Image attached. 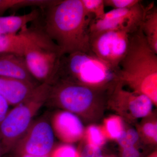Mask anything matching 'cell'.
I'll list each match as a JSON object with an SVG mask.
<instances>
[{
  "instance_id": "6da1fadb",
  "label": "cell",
  "mask_w": 157,
  "mask_h": 157,
  "mask_svg": "<svg viewBox=\"0 0 157 157\" xmlns=\"http://www.w3.org/2000/svg\"><path fill=\"white\" fill-rule=\"evenodd\" d=\"M46 9L40 27L62 54L91 52L89 29L93 19L86 14L81 0H58Z\"/></svg>"
},
{
  "instance_id": "7a4b0ae2",
  "label": "cell",
  "mask_w": 157,
  "mask_h": 157,
  "mask_svg": "<svg viewBox=\"0 0 157 157\" xmlns=\"http://www.w3.org/2000/svg\"><path fill=\"white\" fill-rule=\"evenodd\" d=\"M118 82L148 97L157 105V54L140 27L131 35L128 49L119 66Z\"/></svg>"
},
{
  "instance_id": "3957f363",
  "label": "cell",
  "mask_w": 157,
  "mask_h": 157,
  "mask_svg": "<svg viewBox=\"0 0 157 157\" xmlns=\"http://www.w3.org/2000/svg\"><path fill=\"white\" fill-rule=\"evenodd\" d=\"M118 71L91 52H76L62 56L53 82L61 80L108 90L118 82Z\"/></svg>"
},
{
  "instance_id": "277c9868",
  "label": "cell",
  "mask_w": 157,
  "mask_h": 157,
  "mask_svg": "<svg viewBox=\"0 0 157 157\" xmlns=\"http://www.w3.org/2000/svg\"><path fill=\"white\" fill-rule=\"evenodd\" d=\"M111 90H97L76 83L56 80L50 84L47 104L86 119L99 115Z\"/></svg>"
},
{
  "instance_id": "5b68a950",
  "label": "cell",
  "mask_w": 157,
  "mask_h": 157,
  "mask_svg": "<svg viewBox=\"0 0 157 157\" xmlns=\"http://www.w3.org/2000/svg\"><path fill=\"white\" fill-rule=\"evenodd\" d=\"M50 84L41 83L28 98L9 110L0 124V147L2 153L11 152L26 132L42 106L46 104Z\"/></svg>"
},
{
  "instance_id": "8992f818",
  "label": "cell",
  "mask_w": 157,
  "mask_h": 157,
  "mask_svg": "<svg viewBox=\"0 0 157 157\" xmlns=\"http://www.w3.org/2000/svg\"><path fill=\"white\" fill-rule=\"evenodd\" d=\"M133 33L109 30L90 33V50L113 67L119 69L128 49Z\"/></svg>"
},
{
  "instance_id": "52a82bcc",
  "label": "cell",
  "mask_w": 157,
  "mask_h": 157,
  "mask_svg": "<svg viewBox=\"0 0 157 157\" xmlns=\"http://www.w3.org/2000/svg\"><path fill=\"white\" fill-rule=\"evenodd\" d=\"M62 54L54 42L35 45L24 55L28 70L31 76L40 84H51L56 74Z\"/></svg>"
},
{
  "instance_id": "ba28073f",
  "label": "cell",
  "mask_w": 157,
  "mask_h": 157,
  "mask_svg": "<svg viewBox=\"0 0 157 157\" xmlns=\"http://www.w3.org/2000/svg\"><path fill=\"white\" fill-rule=\"evenodd\" d=\"M118 82L109 93L107 104L117 113L119 116L128 121L144 118L152 113L153 106L147 96L124 89Z\"/></svg>"
},
{
  "instance_id": "9c48e42d",
  "label": "cell",
  "mask_w": 157,
  "mask_h": 157,
  "mask_svg": "<svg viewBox=\"0 0 157 157\" xmlns=\"http://www.w3.org/2000/svg\"><path fill=\"white\" fill-rule=\"evenodd\" d=\"M54 134L46 118L34 121L15 144L12 152L16 157L23 155H50L54 148Z\"/></svg>"
},
{
  "instance_id": "30bf717a",
  "label": "cell",
  "mask_w": 157,
  "mask_h": 157,
  "mask_svg": "<svg viewBox=\"0 0 157 157\" xmlns=\"http://www.w3.org/2000/svg\"><path fill=\"white\" fill-rule=\"evenodd\" d=\"M147 7L144 6L141 1L130 8L113 9L106 12L102 19L92 20L90 33L109 30L135 32L140 27Z\"/></svg>"
},
{
  "instance_id": "8fae6325",
  "label": "cell",
  "mask_w": 157,
  "mask_h": 157,
  "mask_svg": "<svg viewBox=\"0 0 157 157\" xmlns=\"http://www.w3.org/2000/svg\"><path fill=\"white\" fill-rule=\"evenodd\" d=\"M51 125L59 140L71 144L84 137L85 128L81 120L74 113L66 110L57 111L52 118Z\"/></svg>"
},
{
  "instance_id": "7c38bea8",
  "label": "cell",
  "mask_w": 157,
  "mask_h": 157,
  "mask_svg": "<svg viewBox=\"0 0 157 157\" xmlns=\"http://www.w3.org/2000/svg\"><path fill=\"white\" fill-rule=\"evenodd\" d=\"M36 29L25 28L17 33L0 35V53H10L24 56L26 51L42 41Z\"/></svg>"
},
{
  "instance_id": "4fadbf2b",
  "label": "cell",
  "mask_w": 157,
  "mask_h": 157,
  "mask_svg": "<svg viewBox=\"0 0 157 157\" xmlns=\"http://www.w3.org/2000/svg\"><path fill=\"white\" fill-rule=\"evenodd\" d=\"M38 85L0 76V96L14 107L28 98Z\"/></svg>"
},
{
  "instance_id": "5bb4252c",
  "label": "cell",
  "mask_w": 157,
  "mask_h": 157,
  "mask_svg": "<svg viewBox=\"0 0 157 157\" xmlns=\"http://www.w3.org/2000/svg\"><path fill=\"white\" fill-rule=\"evenodd\" d=\"M0 76L38 84L29 72L24 56L15 54L0 53Z\"/></svg>"
},
{
  "instance_id": "9a60e30c",
  "label": "cell",
  "mask_w": 157,
  "mask_h": 157,
  "mask_svg": "<svg viewBox=\"0 0 157 157\" xmlns=\"http://www.w3.org/2000/svg\"><path fill=\"white\" fill-rule=\"evenodd\" d=\"M40 14L39 9H36L23 15L0 16V35L17 33L29 23L39 19Z\"/></svg>"
},
{
  "instance_id": "2e32d148",
  "label": "cell",
  "mask_w": 157,
  "mask_h": 157,
  "mask_svg": "<svg viewBox=\"0 0 157 157\" xmlns=\"http://www.w3.org/2000/svg\"><path fill=\"white\" fill-rule=\"evenodd\" d=\"M140 28L149 45L157 54V8L154 3L148 5Z\"/></svg>"
},
{
  "instance_id": "e0dca14e",
  "label": "cell",
  "mask_w": 157,
  "mask_h": 157,
  "mask_svg": "<svg viewBox=\"0 0 157 157\" xmlns=\"http://www.w3.org/2000/svg\"><path fill=\"white\" fill-rule=\"evenodd\" d=\"M107 139L117 140L125 130L122 118L112 115L106 118L101 126Z\"/></svg>"
},
{
  "instance_id": "ac0fdd59",
  "label": "cell",
  "mask_w": 157,
  "mask_h": 157,
  "mask_svg": "<svg viewBox=\"0 0 157 157\" xmlns=\"http://www.w3.org/2000/svg\"><path fill=\"white\" fill-rule=\"evenodd\" d=\"M137 129L139 136L148 144L156 145L157 143V122L155 118L145 117Z\"/></svg>"
},
{
  "instance_id": "d6986e66",
  "label": "cell",
  "mask_w": 157,
  "mask_h": 157,
  "mask_svg": "<svg viewBox=\"0 0 157 157\" xmlns=\"http://www.w3.org/2000/svg\"><path fill=\"white\" fill-rule=\"evenodd\" d=\"M86 143L102 148L107 142V137L101 126L91 124L85 130L84 137Z\"/></svg>"
},
{
  "instance_id": "ffe728a7",
  "label": "cell",
  "mask_w": 157,
  "mask_h": 157,
  "mask_svg": "<svg viewBox=\"0 0 157 157\" xmlns=\"http://www.w3.org/2000/svg\"><path fill=\"white\" fill-rule=\"evenodd\" d=\"M86 14L95 20L102 19L106 13L104 0H81Z\"/></svg>"
},
{
  "instance_id": "44dd1931",
  "label": "cell",
  "mask_w": 157,
  "mask_h": 157,
  "mask_svg": "<svg viewBox=\"0 0 157 157\" xmlns=\"http://www.w3.org/2000/svg\"><path fill=\"white\" fill-rule=\"evenodd\" d=\"M140 139L137 129L130 128L124 130L119 138L117 140L120 149L137 146Z\"/></svg>"
},
{
  "instance_id": "7402d4cb",
  "label": "cell",
  "mask_w": 157,
  "mask_h": 157,
  "mask_svg": "<svg viewBox=\"0 0 157 157\" xmlns=\"http://www.w3.org/2000/svg\"><path fill=\"white\" fill-rule=\"evenodd\" d=\"M50 157H81L79 149L72 144H64L54 147Z\"/></svg>"
},
{
  "instance_id": "603a6c76",
  "label": "cell",
  "mask_w": 157,
  "mask_h": 157,
  "mask_svg": "<svg viewBox=\"0 0 157 157\" xmlns=\"http://www.w3.org/2000/svg\"><path fill=\"white\" fill-rule=\"evenodd\" d=\"M141 1L140 0H104V3L105 6H109L113 9H122L133 7Z\"/></svg>"
},
{
  "instance_id": "cb8c5ba5",
  "label": "cell",
  "mask_w": 157,
  "mask_h": 157,
  "mask_svg": "<svg viewBox=\"0 0 157 157\" xmlns=\"http://www.w3.org/2000/svg\"><path fill=\"white\" fill-rule=\"evenodd\" d=\"M25 4L24 0H0V16L9 9L23 8Z\"/></svg>"
},
{
  "instance_id": "d4e9b609",
  "label": "cell",
  "mask_w": 157,
  "mask_h": 157,
  "mask_svg": "<svg viewBox=\"0 0 157 157\" xmlns=\"http://www.w3.org/2000/svg\"><path fill=\"white\" fill-rule=\"evenodd\" d=\"M79 150L81 157H105L101 148L86 143Z\"/></svg>"
},
{
  "instance_id": "484cf974",
  "label": "cell",
  "mask_w": 157,
  "mask_h": 157,
  "mask_svg": "<svg viewBox=\"0 0 157 157\" xmlns=\"http://www.w3.org/2000/svg\"><path fill=\"white\" fill-rule=\"evenodd\" d=\"M120 157H144L137 146L120 149Z\"/></svg>"
},
{
  "instance_id": "4316f807",
  "label": "cell",
  "mask_w": 157,
  "mask_h": 157,
  "mask_svg": "<svg viewBox=\"0 0 157 157\" xmlns=\"http://www.w3.org/2000/svg\"><path fill=\"white\" fill-rule=\"evenodd\" d=\"M9 106L8 102L0 96V124L4 120L9 112Z\"/></svg>"
},
{
  "instance_id": "83f0119b",
  "label": "cell",
  "mask_w": 157,
  "mask_h": 157,
  "mask_svg": "<svg viewBox=\"0 0 157 157\" xmlns=\"http://www.w3.org/2000/svg\"><path fill=\"white\" fill-rule=\"evenodd\" d=\"M19 157H50V155L44 156H38L35 155L25 154Z\"/></svg>"
},
{
  "instance_id": "f1b7e54d",
  "label": "cell",
  "mask_w": 157,
  "mask_h": 157,
  "mask_svg": "<svg viewBox=\"0 0 157 157\" xmlns=\"http://www.w3.org/2000/svg\"><path fill=\"white\" fill-rule=\"evenodd\" d=\"M147 157H157V151H153L150 154L147 155Z\"/></svg>"
},
{
  "instance_id": "f546056e",
  "label": "cell",
  "mask_w": 157,
  "mask_h": 157,
  "mask_svg": "<svg viewBox=\"0 0 157 157\" xmlns=\"http://www.w3.org/2000/svg\"><path fill=\"white\" fill-rule=\"evenodd\" d=\"M2 153V149H1V147H0V155H1Z\"/></svg>"
},
{
  "instance_id": "4dcf8cb0",
  "label": "cell",
  "mask_w": 157,
  "mask_h": 157,
  "mask_svg": "<svg viewBox=\"0 0 157 157\" xmlns=\"http://www.w3.org/2000/svg\"><path fill=\"white\" fill-rule=\"evenodd\" d=\"M105 157H114L113 156H105Z\"/></svg>"
}]
</instances>
